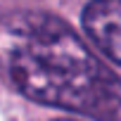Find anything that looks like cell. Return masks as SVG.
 I'll use <instances>...</instances> for the list:
<instances>
[{
	"instance_id": "cell-1",
	"label": "cell",
	"mask_w": 121,
	"mask_h": 121,
	"mask_svg": "<svg viewBox=\"0 0 121 121\" xmlns=\"http://www.w3.org/2000/svg\"><path fill=\"white\" fill-rule=\"evenodd\" d=\"M0 74L24 97L93 121H121V78L59 17H0Z\"/></svg>"
},
{
	"instance_id": "cell-2",
	"label": "cell",
	"mask_w": 121,
	"mask_h": 121,
	"mask_svg": "<svg viewBox=\"0 0 121 121\" xmlns=\"http://www.w3.org/2000/svg\"><path fill=\"white\" fill-rule=\"evenodd\" d=\"M88 38L121 67V0H90L81 12Z\"/></svg>"
},
{
	"instance_id": "cell-3",
	"label": "cell",
	"mask_w": 121,
	"mask_h": 121,
	"mask_svg": "<svg viewBox=\"0 0 121 121\" xmlns=\"http://www.w3.org/2000/svg\"><path fill=\"white\" fill-rule=\"evenodd\" d=\"M59 121H71V119H59Z\"/></svg>"
}]
</instances>
